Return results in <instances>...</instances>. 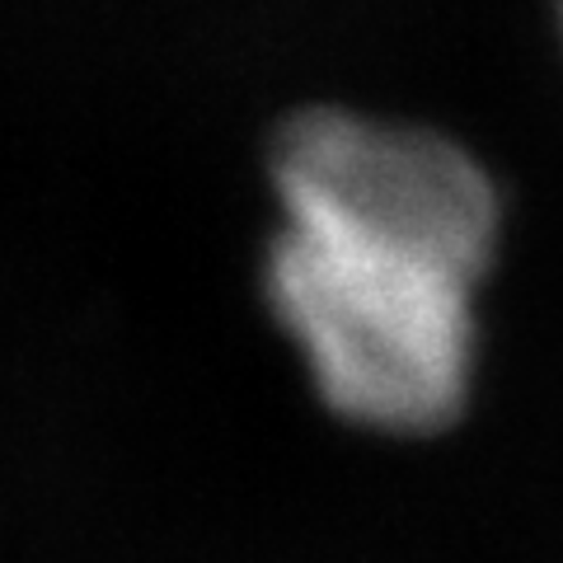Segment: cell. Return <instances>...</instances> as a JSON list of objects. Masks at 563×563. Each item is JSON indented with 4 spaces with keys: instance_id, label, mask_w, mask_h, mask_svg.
Listing matches in <instances>:
<instances>
[{
    "instance_id": "1",
    "label": "cell",
    "mask_w": 563,
    "mask_h": 563,
    "mask_svg": "<svg viewBox=\"0 0 563 563\" xmlns=\"http://www.w3.org/2000/svg\"><path fill=\"white\" fill-rule=\"evenodd\" d=\"M474 273L347 225L282 221L268 296L333 413L376 432H432L474 372Z\"/></svg>"
},
{
    "instance_id": "2",
    "label": "cell",
    "mask_w": 563,
    "mask_h": 563,
    "mask_svg": "<svg viewBox=\"0 0 563 563\" xmlns=\"http://www.w3.org/2000/svg\"><path fill=\"white\" fill-rule=\"evenodd\" d=\"M282 221L390 235L484 277L498 192L455 141L343 109L296 113L273 141Z\"/></svg>"
}]
</instances>
